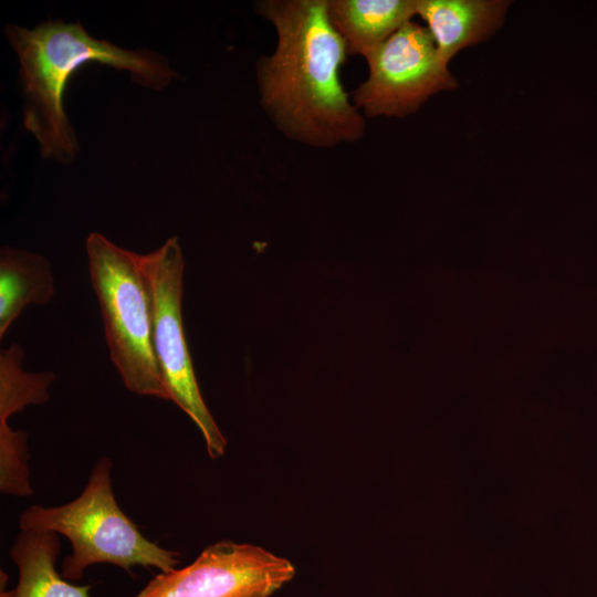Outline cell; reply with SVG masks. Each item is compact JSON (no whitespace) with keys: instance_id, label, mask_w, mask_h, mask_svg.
<instances>
[{"instance_id":"obj_1","label":"cell","mask_w":597,"mask_h":597,"mask_svg":"<svg viewBox=\"0 0 597 597\" xmlns=\"http://www.w3.org/2000/svg\"><path fill=\"white\" fill-rule=\"evenodd\" d=\"M254 10L276 33L273 52L255 63L259 102L275 128L314 148L362 139L366 121L341 81L349 54L327 0H260Z\"/></svg>"},{"instance_id":"obj_2","label":"cell","mask_w":597,"mask_h":597,"mask_svg":"<svg viewBox=\"0 0 597 597\" xmlns=\"http://www.w3.org/2000/svg\"><path fill=\"white\" fill-rule=\"evenodd\" d=\"M4 34L19 60L24 129L34 136L42 158L60 164L72 163L80 150L63 105L67 81L77 69L90 62L106 64L128 71L136 84L155 91L177 76L160 53L96 39L80 21L46 20L32 29L9 23Z\"/></svg>"},{"instance_id":"obj_3","label":"cell","mask_w":597,"mask_h":597,"mask_svg":"<svg viewBox=\"0 0 597 597\" xmlns=\"http://www.w3.org/2000/svg\"><path fill=\"white\" fill-rule=\"evenodd\" d=\"M112 459L100 457L82 493L59 506L31 505L19 517L20 530L51 531L69 538L72 553L62 562V576L80 580L98 563L121 567L129 575L135 566L169 572L180 554L145 537L118 506L112 486Z\"/></svg>"},{"instance_id":"obj_4","label":"cell","mask_w":597,"mask_h":597,"mask_svg":"<svg viewBox=\"0 0 597 597\" xmlns=\"http://www.w3.org/2000/svg\"><path fill=\"white\" fill-rule=\"evenodd\" d=\"M109 357L133 394L169 400L153 349L150 296L138 253L98 232L85 241Z\"/></svg>"},{"instance_id":"obj_5","label":"cell","mask_w":597,"mask_h":597,"mask_svg":"<svg viewBox=\"0 0 597 597\" xmlns=\"http://www.w3.org/2000/svg\"><path fill=\"white\" fill-rule=\"evenodd\" d=\"M150 296L153 349L169 400L200 430L211 459L226 452L227 440L201 396L182 324L185 260L176 235L153 252L138 254Z\"/></svg>"},{"instance_id":"obj_6","label":"cell","mask_w":597,"mask_h":597,"mask_svg":"<svg viewBox=\"0 0 597 597\" xmlns=\"http://www.w3.org/2000/svg\"><path fill=\"white\" fill-rule=\"evenodd\" d=\"M368 76L350 94L367 117H406L432 95L457 87L429 30L409 21L367 57Z\"/></svg>"},{"instance_id":"obj_7","label":"cell","mask_w":597,"mask_h":597,"mask_svg":"<svg viewBox=\"0 0 597 597\" xmlns=\"http://www.w3.org/2000/svg\"><path fill=\"white\" fill-rule=\"evenodd\" d=\"M294 565L263 547L220 541L189 565L159 572L134 597H270Z\"/></svg>"},{"instance_id":"obj_8","label":"cell","mask_w":597,"mask_h":597,"mask_svg":"<svg viewBox=\"0 0 597 597\" xmlns=\"http://www.w3.org/2000/svg\"><path fill=\"white\" fill-rule=\"evenodd\" d=\"M510 4L505 0H417V14L449 64L459 51L491 38L503 25Z\"/></svg>"},{"instance_id":"obj_9","label":"cell","mask_w":597,"mask_h":597,"mask_svg":"<svg viewBox=\"0 0 597 597\" xmlns=\"http://www.w3.org/2000/svg\"><path fill=\"white\" fill-rule=\"evenodd\" d=\"M327 14L349 55L367 57L417 14V0H327Z\"/></svg>"},{"instance_id":"obj_10","label":"cell","mask_w":597,"mask_h":597,"mask_svg":"<svg viewBox=\"0 0 597 597\" xmlns=\"http://www.w3.org/2000/svg\"><path fill=\"white\" fill-rule=\"evenodd\" d=\"M59 535L51 531L20 530L10 548L19 572L18 583L4 597H91L92 584L75 585L57 573Z\"/></svg>"},{"instance_id":"obj_11","label":"cell","mask_w":597,"mask_h":597,"mask_svg":"<svg viewBox=\"0 0 597 597\" xmlns=\"http://www.w3.org/2000/svg\"><path fill=\"white\" fill-rule=\"evenodd\" d=\"M55 292L50 262L40 253L0 250V338L29 304H45Z\"/></svg>"},{"instance_id":"obj_12","label":"cell","mask_w":597,"mask_h":597,"mask_svg":"<svg viewBox=\"0 0 597 597\" xmlns=\"http://www.w3.org/2000/svg\"><path fill=\"white\" fill-rule=\"evenodd\" d=\"M23 349L12 344L0 352V422L30 405H42L50 399L49 388L56 376L52 371L23 370Z\"/></svg>"}]
</instances>
